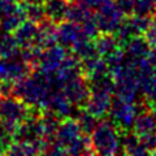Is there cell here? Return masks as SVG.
<instances>
[{
    "mask_svg": "<svg viewBox=\"0 0 156 156\" xmlns=\"http://www.w3.org/2000/svg\"><path fill=\"white\" fill-rule=\"evenodd\" d=\"M64 91L65 96L68 98V100L72 101L73 104L81 107H83L87 103L89 98L91 95V86L90 82L86 80L83 74L78 76L76 78H73L72 81L66 82V83L61 87Z\"/></svg>",
    "mask_w": 156,
    "mask_h": 156,
    "instance_id": "6",
    "label": "cell"
},
{
    "mask_svg": "<svg viewBox=\"0 0 156 156\" xmlns=\"http://www.w3.org/2000/svg\"><path fill=\"white\" fill-rule=\"evenodd\" d=\"M33 107L27 105L25 101L18 98L9 95V96H0V115L2 120H9L14 122L21 124L31 115Z\"/></svg>",
    "mask_w": 156,
    "mask_h": 156,
    "instance_id": "4",
    "label": "cell"
},
{
    "mask_svg": "<svg viewBox=\"0 0 156 156\" xmlns=\"http://www.w3.org/2000/svg\"><path fill=\"white\" fill-rule=\"evenodd\" d=\"M56 37L57 44L65 47L66 50H72L78 42L86 38L83 30H82V26L76 22L68 21V20L57 23Z\"/></svg>",
    "mask_w": 156,
    "mask_h": 156,
    "instance_id": "9",
    "label": "cell"
},
{
    "mask_svg": "<svg viewBox=\"0 0 156 156\" xmlns=\"http://www.w3.org/2000/svg\"><path fill=\"white\" fill-rule=\"evenodd\" d=\"M151 16H139V14H131L125 18V23L133 33V35H143L147 30L151 22Z\"/></svg>",
    "mask_w": 156,
    "mask_h": 156,
    "instance_id": "22",
    "label": "cell"
},
{
    "mask_svg": "<svg viewBox=\"0 0 156 156\" xmlns=\"http://www.w3.org/2000/svg\"><path fill=\"white\" fill-rule=\"evenodd\" d=\"M155 13H156V11H155Z\"/></svg>",
    "mask_w": 156,
    "mask_h": 156,
    "instance_id": "35",
    "label": "cell"
},
{
    "mask_svg": "<svg viewBox=\"0 0 156 156\" xmlns=\"http://www.w3.org/2000/svg\"><path fill=\"white\" fill-rule=\"evenodd\" d=\"M72 51H73V55H76L81 61L98 55L94 41L89 39V38H83L82 41H80L72 48Z\"/></svg>",
    "mask_w": 156,
    "mask_h": 156,
    "instance_id": "23",
    "label": "cell"
},
{
    "mask_svg": "<svg viewBox=\"0 0 156 156\" xmlns=\"http://www.w3.org/2000/svg\"><path fill=\"white\" fill-rule=\"evenodd\" d=\"M77 121L81 126L82 133L87 135H91L92 131L96 129L98 124H99V119L96 116L91 115L90 112H87L85 108L80 111V113L77 116Z\"/></svg>",
    "mask_w": 156,
    "mask_h": 156,
    "instance_id": "24",
    "label": "cell"
},
{
    "mask_svg": "<svg viewBox=\"0 0 156 156\" xmlns=\"http://www.w3.org/2000/svg\"><path fill=\"white\" fill-rule=\"evenodd\" d=\"M66 55H68L66 48L60 44H53L46 48V50L42 51L37 70L48 73V74H55L62 65Z\"/></svg>",
    "mask_w": 156,
    "mask_h": 156,
    "instance_id": "8",
    "label": "cell"
},
{
    "mask_svg": "<svg viewBox=\"0 0 156 156\" xmlns=\"http://www.w3.org/2000/svg\"><path fill=\"white\" fill-rule=\"evenodd\" d=\"M83 134L81 130V126L78 124L77 119H73V117H68L61 121L60 126L56 131L55 135V142L58 143L60 146H62L65 150L68 148V146L70 143H73L77 138Z\"/></svg>",
    "mask_w": 156,
    "mask_h": 156,
    "instance_id": "10",
    "label": "cell"
},
{
    "mask_svg": "<svg viewBox=\"0 0 156 156\" xmlns=\"http://www.w3.org/2000/svg\"><path fill=\"white\" fill-rule=\"evenodd\" d=\"M125 14L120 11L115 0H105L99 8H96L95 18L101 33L115 34L125 20Z\"/></svg>",
    "mask_w": 156,
    "mask_h": 156,
    "instance_id": "3",
    "label": "cell"
},
{
    "mask_svg": "<svg viewBox=\"0 0 156 156\" xmlns=\"http://www.w3.org/2000/svg\"><path fill=\"white\" fill-rule=\"evenodd\" d=\"M116 4L119 5L120 11L122 12L126 17L134 14V8H135V0H115Z\"/></svg>",
    "mask_w": 156,
    "mask_h": 156,
    "instance_id": "27",
    "label": "cell"
},
{
    "mask_svg": "<svg viewBox=\"0 0 156 156\" xmlns=\"http://www.w3.org/2000/svg\"><path fill=\"white\" fill-rule=\"evenodd\" d=\"M0 121H2V115H0Z\"/></svg>",
    "mask_w": 156,
    "mask_h": 156,
    "instance_id": "34",
    "label": "cell"
},
{
    "mask_svg": "<svg viewBox=\"0 0 156 156\" xmlns=\"http://www.w3.org/2000/svg\"><path fill=\"white\" fill-rule=\"evenodd\" d=\"M94 43H95L98 55H100L104 58L108 57L111 53H113L115 51L119 50V48H121V44L116 39L115 34H111V33H103L96 39H94Z\"/></svg>",
    "mask_w": 156,
    "mask_h": 156,
    "instance_id": "18",
    "label": "cell"
},
{
    "mask_svg": "<svg viewBox=\"0 0 156 156\" xmlns=\"http://www.w3.org/2000/svg\"><path fill=\"white\" fill-rule=\"evenodd\" d=\"M37 142L30 140H14L11 147L7 151V155H16V156H30V155H39Z\"/></svg>",
    "mask_w": 156,
    "mask_h": 156,
    "instance_id": "21",
    "label": "cell"
},
{
    "mask_svg": "<svg viewBox=\"0 0 156 156\" xmlns=\"http://www.w3.org/2000/svg\"><path fill=\"white\" fill-rule=\"evenodd\" d=\"M120 129L113 122V120H103L99 121L96 129L92 131L91 143L94 148V154L96 155H116L120 154L121 147V136H120Z\"/></svg>",
    "mask_w": 156,
    "mask_h": 156,
    "instance_id": "1",
    "label": "cell"
},
{
    "mask_svg": "<svg viewBox=\"0 0 156 156\" xmlns=\"http://www.w3.org/2000/svg\"><path fill=\"white\" fill-rule=\"evenodd\" d=\"M142 109H144L142 104L128 103V101H124L115 96L113 100H112V107L109 111L111 120H113V122L117 125V128L120 129L121 133L133 130L134 122Z\"/></svg>",
    "mask_w": 156,
    "mask_h": 156,
    "instance_id": "2",
    "label": "cell"
},
{
    "mask_svg": "<svg viewBox=\"0 0 156 156\" xmlns=\"http://www.w3.org/2000/svg\"><path fill=\"white\" fill-rule=\"evenodd\" d=\"M14 142V136L3 128L0 124V154H7V151L11 147V144Z\"/></svg>",
    "mask_w": 156,
    "mask_h": 156,
    "instance_id": "26",
    "label": "cell"
},
{
    "mask_svg": "<svg viewBox=\"0 0 156 156\" xmlns=\"http://www.w3.org/2000/svg\"><path fill=\"white\" fill-rule=\"evenodd\" d=\"M34 69L27 64L20 53L14 57L2 58L0 57V81L17 82L31 74Z\"/></svg>",
    "mask_w": 156,
    "mask_h": 156,
    "instance_id": "5",
    "label": "cell"
},
{
    "mask_svg": "<svg viewBox=\"0 0 156 156\" xmlns=\"http://www.w3.org/2000/svg\"><path fill=\"white\" fill-rule=\"evenodd\" d=\"M151 109H152V111L155 112V115H156V105H154V107H151Z\"/></svg>",
    "mask_w": 156,
    "mask_h": 156,
    "instance_id": "33",
    "label": "cell"
},
{
    "mask_svg": "<svg viewBox=\"0 0 156 156\" xmlns=\"http://www.w3.org/2000/svg\"><path fill=\"white\" fill-rule=\"evenodd\" d=\"M133 130L139 136L148 135V134H156V115L155 112L146 107L144 109L140 111V113L136 117Z\"/></svg>",
    "mask_w": 156,
    "mask_h": 156,
    "instance_id": "13",
    "label": "cell"
},
{
    "mask_svg": "<svg viewBox=\"0 0 156 156\" xmlns=\"http://www.w3.org/2000/svg\"><path fill=\"white\" fill-rule=\"evenodd\" d=\"M23 5H25V12H26V17L27 20L34 22H42L43 20H46V12H44V7H43V3H38V2H33V3H25L23 2Z\"/></svg>",
    "mask_w": 156,
    "mask_h": 156,
    "instance_id": "25",
    "label": "cell"
},
{
    "mask_svg": "<svg viewBox=\"0 0 156 156\" xmlns=\"http://www.w3.org/2000/svg\"><path fill=\"white\" fill-rule=\"evenodd\" d=\"M121 147H122V154L126 155H148V150L144 147L143 143L140 142L139 135L134 130L122 131L121 135Z\"/></svg>",
    "mask_w": 156,
    "mask_h": 156,
    "instance_id": "16",
    "label": "cell"
},
{
    "mask_svg": "<svg viewBox=\"0 0 156 156\" xmlns=\"http://www.w3.org/2000/svg\"><path fill=\"white\" fill-rule=\"evenodd\" d=\"M0 29H2V27H0Z\"/></svg>",
    "mask_w": 156,
    "mask_h": 156,
    "instance_id": "36",
    "label": "cell"
},
{
    "mask_svg": "<svg viewBox=\"0 0 156 156\" xmlns=\"http://www.w3.org/2000/svg\"><path fill=\"white\" fill-rule=\"evenodd\" d=\"M21 2H25V3H33V2H38V3H43L44 0H21Z\"/></svg>",
    "mask_w": 156,
    "mask_h": 156,
    "instance_id": "32",
    "label": "cell"
},
{
    "mask_svg": "<svg viewBox=\"0 0 156 156\" xmlns=\"http://www.w3.org/2000/svg\"><path fill=\"white\" fill-rule=\"evenodd\" d=\"M26 20H27V17H26L23 2H18L12 12H9L8 14H5L4 17L0 18V27H2V30H4V31L14 33L18 29V26L25 22Z\"/></svg>",
    "mask_w": 156,
    "mask_h": 156,
    "instance_id": "14",
    "label": "cell"
},
{
    "mask_svg": "<svg viewBox=\"0 0 156 156\" xmlns=\"http://www.w3.org/2000/svg\"><path fill=\"white\" fill-rule=\"evenodd\" d=\"M70 4V0H44L43 7H44L46 17L56 23L65 21Z\"/></svg>",
    "mask_w": 156,
    "mask_h": 156,
    "instance_id": "15",
    "label": "cell"
},
{
    "mask_svg": "<svg viewBox=\"0 0 156 156\" xmlns=\"http://www.w3.org/2000/svg\"><path fill=\"white\" fill-rule=\"evenodd\" d=\"M146 39L148 41L151 47H156V16L151 18V22L147 27V30L143 34Z\"/></svg>",
    "mask_w": 156,
    "mask_h": 156,
    "instance_id": "28",
    "label": "cell"
},
{
    "mask_svg": "<svg viewBox=\"0 0 156 156\" xmlns=\"http://www.w3.org/2000/svg\"><path fill=\"white\" fill-rule=\"evenodd\" d=\"M20 47L14 39L13 33H8L0 29V57L9 58L20 53Z\"/></svg>",
    "mask_w": 156,
    "mask_h": 156,
    "instance_id": "19",
    "label": "cell"
},
{
    "mask_svg": "<svg viewBox=\"0 0 156 156\" xmlns=\"http://www.w3.org/2000/svg\"><path fill=\"white\" fill-rule=\"evenodd\" d=\"M94 16H95V13H92V9L74 2L73 4H70V7H69V11H68V14H66V20L68 21H72V22H76L78 25H82V23L89 21V20L92 18Z\"/></svg>",
    "mask_w": 156,
    "mask_h": 156,
    "instance_id": "20",
    "label": "cell"
},
{
    "mask_svg": "<svg viewBox=\"0 0 156 156\" xmlns=\"http://www.w3.org/2000/svg\"><path fill=\"white\" fill-rule=\"evenodd\" d=\"M13 35L20 48L37 47L39 38V23L26 20L18 26L17 30L13 33Z\"/></svg>",
    "mask_w": 156,
    "mask_h": 156,
    "instance_id": "11",
    "label": "cell"
},
{
    "mask_svg": "<svg viewBox=\"0 0 156 156\" xmlns=\"http://www.w3.org/2000/svg\"><path fill=\"white\" fill-rule=\"evenodd\" d=\"M81 65H82V74L85 76V78L90 83L109 74L108 64H107L105 58L101 57L100 55H95L92 57L86 58V60H82Z\"/></svg>",
    "mask_w": 156,
    "mask_h": 156,
    "instance_id": "12",
    "label": "cell"
},
{
    "mask_svg": "<svg viewBox=\"0 0 156 156\" xmlns=\"http://www.w3.org/2000/svg\"><path fill=\"white\" fill-rule=\"evenodd\" d=\"M16 0H0V18L4 17L9 12H12L14 7L17 5Z\"/></svg>",
    "mask_w": 156,
    "mask_h": 156,
    "instance_id": "29",
    "label": "cell"
},
{
    "mask_svg": "<svg viewBox=\"0 0 156 156\" xmlns=\"http://www.w3.org/2000/svg\"><path fill=\"white\" fill-rule=\"evenodd\" d=\"M73 2L82 4V5H85V7H89L90 9H96V8H99L105 0H73Z\"/></svg>",
    "mask_w": 156,
    "mask_h": 156,
    "instance_id": "30",
    "label": "cell"
},
{
    "mask_svg": "<svg viewBox=\"0 0 156 156\" xmlns=\"http://www.w3.org/2000/svg\"><path fill=\"white\" fill-rule=\"evenodd\" d=\"M124 48H125L126 55L129 57L139 60V58L147 57L148 52L151 51V44L144 35H134L126 43Z\"/></svg>",
    "mask_w": 156,
    "mask_h": 156,
    "instance_id": "17",
    "label": "cell"
},
{
    "mask_svg": "<svg viewBox=\"0 0 156 156\" xmlns=\"http://www.w3.org/2000/svg\"><path fill=\"white\" fill-rule=\"evenodd\" d=\"M113 95L115 94L111 91L91 87V95L85 105V109L91 115L96 116L98 119H104L111 111Z\"/></svg>",
    "mask_w": 156,
    "mask_h": 156,
    "instance_id": "7",
    "label": "cell"
},
{
    "mask_svg": "<svg viewBox=\"0 0 156 156\" xmlns=\"http://www.w3.org/2000/svg\"><path fill=\"white\" fill-rule=\"evenodd\" d=\"M146 58H147L148 62L152 65V68L156 69V47H151V51L148 52V55Z\"/></svg>",
    "mask_w": 156,
    "mask_h": 156,
    "instance_id": "31",
    "label": "cell"
}]
</instances>
